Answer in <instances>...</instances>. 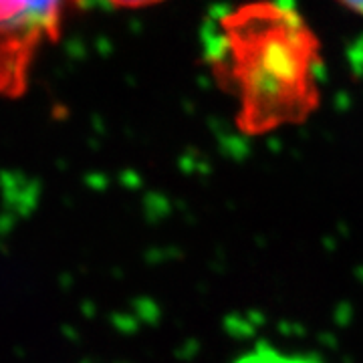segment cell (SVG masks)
I'll return each instance as SVG.
<instances>
[{
  "instance_id": "cell-3",
  "label": "cell",
  "mask_w": 363,
  "mask_h": 363,
  "mask_svg": "<svg viewBox=\"0 0 363 363\" xmlns=\"http://www.w3.org/2000/svg\"><path fill=\"white\" fill-rule=\"evenodd\" d=\"M111 4L116 6H128V9H140V6H150V4H156L162 0H109Z\"/></svg>"
},
{
  "instance_id": "cell-1",
  "label": "cell",
  "mask_w": 363,
  "mask_h": 363,
  "mask_svg": "<svg viewBox=\"0 0 363 363\" xmlns=\"http://www.w3.org/2000/svg\"><path fill=\"white\" fill-rule=\"evenodd\" d=\"M212 61L238 97L247 133L297 125L319 107L321 43L291 2L257 0L222 16Z\"/></svg>"
},
{
  "instance_id": "cell-2",
  "label": "cell",
  "mask_w": 363,
  "mask_h": 363,
  "mask_svg": "<svg viewBox=\"0 0 363 363\" xmlns=\"http://www.w3.org/2000/svg\"><path fill=\"white\" fill-rule=\"evenodd\" d=\"M75 0H0V97L23 95L39 51Z\"/></svg>"
},
{
  "instance_id": "cell-4",
  "label": "cell",
  "mask_w": 363,
  "mask_h": 363,
  "mask_svg": "<svg viewBox=\"0 0 363 363\" xmlns=\"http://www.w3.org/2000/svg\"><path fill=\"white\" fill-rule=\"evenodd\" d=\"M341 6H345L347 11L363 16V0H337Z\"/></svg>"
}]
</instances>
